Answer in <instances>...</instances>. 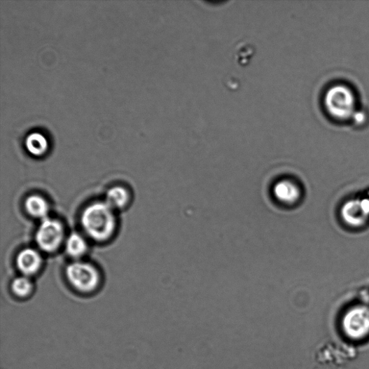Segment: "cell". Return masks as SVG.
<instances>
[{"instance_id":"14","label":"cell","mask_w":369,"mask_h":369,"mask_svg":"<svg viewBox=\"0 0 369 369\" xmlns=\"http://www.w3.org/2000/svg\"><path fill=\"white\" fill-rule=\"evenodd\" d=\"M368 118V115L365 111L358 109L354 115L351 120L354 125L357 127L363 126L365 124Z\"/></svg>"},{"instance_id":"12","label":"cell","mask_w":369,"mask_h":369,"mask_svg":"<svg viewBox=\"0 0 369 369\" xmlns=\"http://www.w3.org/2000/svg\"><path fill=\"white\" fill-rule=\"evenodd\" d=\"M28 151L34 155H41L47 150L46 139L41 134H30L26 141Z\"/></svg>"},{"instance_id":"9","label":"cell","mask_w":369,"mask_h":369,"mask_svg":"<svg viewBox=\"0 0 369 369\" xmlns=\"http://www.w3.org/2000/svg\"><path fill=\"white\" fill-rule=\"evenodd\" d=\"M27 212L34 218L43 220L48 218L49 207L44 198L39 195L28 197L25 202Z\"/></svg>"},{"instance_id":"1","label":"cell","mask_w":369,"mask_h":369,"mask_svg":"<svg viewBox=\"0 0 369 369\" xmlns=\"http://www.w3.org/2000/svg\"><path fill=\"white\" fill-rule=\"evenodd\" d=\"M81 223L86 234L97 242L109 239L116 228L113 209L105 202H95L85 208L82 214Z\"/></svg>"},{"instance_id":"5","label":"cell","mask_w":369,"mask_h":369,"mask_svg":"<svg viewBox=\"0 0 369 369\" xmlns=\"http://www.w3.org/2000/svg\"><path fill=\"white\" fill-rule=\"evenodd\" d=\"M342 328L348 337L361 340L369 335V308L364 306L350 309L342 319Z\"/></svg>"},{"instance_id":"11","label":"cell","mask_w":369,"mask_h":369,"mask_svg":"<svg viewBox=\"0 0 369 369\" xmlns=\"http://www.w3.org/2000/svg\"><path fill=\"white\" fill-rule=\"evenodd\" d=\"M129 201L127 190L120 186L110 188L106 193L105 202L113 210L125 207Z\"/></svg>"},{"instance_id":"8","label":"cell","mask_w":369,"mask_h":369,"mask_svg":"<svg viewBox=\"0 0 369 369\" xmlns=\"http://www.w3.org/2000/svg\"><path fill=\"white\" fill-rule=\"evenodd\" d=\"M274 193L277 200L283 204L295 203L300 197L299 187L288 180L277 183L274 188Z\"/></svg>"},{"instance_id":"3","label":"cell","mask_w":369,"mask_h":369,"mask_svg":"<svg viewBox=\"0 0 369 369\" xmlns=\"http://www.w3.org/2000/svg\"><path fill=\"white\" fill-rule=\"evenodd\" d=\"M66 276L73 288L87 293L95 291L100 282L97 270L91 264L84 262H74L66 269Z\"/></svg>"},{"instance_id":"10","label":"cell","mask_w":369,"mask_h":369,"mask_svg":"<svg viewBox=\"0 0 369 369\" xmlns=\"http://www.w3.org/2000/svg\"><path fill=\"white\" fill-rule=\"evenodd\" d=\"M66 251L72 258H81L88 251V243L81 235L72 233L66 241Z\"/></svg>"},{"instance_id":"2","label":"cell","mask_w":369,"mask_h":369,"mask_svg":"<svg viewBox=\"0 0 369 369\" xmlns=\"http://www.w3.org/2000/svg\"><path fill=\"white\" fill-rule=\"evenodd\" d=\"M324 105L328 115L340 121L351 120L358 110L354 91L344 83L335 84L328 89Z\"/></svg>"},{"instance_id":"4","label":"cell","mask_w":369,"mask_h":369,"mask_svg":"<svg viewBox=\"0 0 369 369\" xmlns=\"http://www.w3.org/2000/svg\"><path fill=\"white\" fill-rule=\"evenodd\" d=\"M64 238V229L60 221L46 218L41 223L36 234V243L41 250L53 253L61 246Z\"/></svg>"},{"instance_id":"6","label":"cell","mask_w":369,"mask_h":369,"mask_svg":"<svg viewBox=\"0 0 369 369\" xmlns=\"http://www.w3.org/2000/svg\"><path fill=\"white\" fill-rule=\"evenodd\" d=\"M17 267L25 277L36 274L42 265V258L35 249H27L22 250L17 257Z\"/></svg>"},{"instance_id":"7","label":"cell","mask_w":369,"mask_h":369,"mask_svg":"<svg viewBox=\"0 0 369 369\" xmlns=\"http://www.w3.org/2000/svg\"><path fill=\"white\" fill-rule=\"evenodd\" d=\"M341 216L349 225L360 227L365 223L369 216L365 211L361 200H351L342 206Z\"/></svg>"},{"instance_id":"13","label":"cell","mask_w":369,"mask_h":369,"mask_svg":"<svg viewBox=\"0 0 369 369\" xmlns=\"http://www.w3.org/2000/svg\"><path fill=\"white\" fill-rule=\"evenodd\" d=\"M11 287L16 297L26 298L32 292L33 284L28 277H21L13 281Z\"/></svg>"}]
</instances>
